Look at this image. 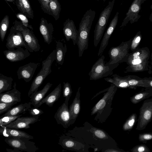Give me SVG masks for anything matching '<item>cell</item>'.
Segmentation results:
<instances>
[{"label": "cell", "mask_w": 152, "mask_h": 152, "mask_svg": "<svg viewBox=\"0 0 152 152\" xmlns=\"http://www.w3.org/2000/svg\"><path fill=\"white\" fill-rule=\"evenodd\" d=\"M39 120V116H20L5 126L18 129H28L30 128V125Z\"/></svg>", "instance_id": "cell-16"}, {"label": "cell", "mask_w": 152, "mask_h": 152, "mask_svg": "<svg viewBox=\"0 0 152 152\" xmlns=\"http://www.w3.org/2000/svg\"><path fill=\"white\" fill-rule=\"evenodd\" d=\"M118 87L112 83L103 97L91 110V115L96 114L95 119L100 123L105 121L110 114L111 107L114 96Z\"/></svg>", "instance_id": "cell-1"}, {"label": "cell", "mask_w": 152, "mask_h": 152, "mask_svg": "<svg viewBox=\"0 0 152 152\" xmlns=\"http://www.w3.org/2000/svg\"><path fill=\"white\" fill-rule=\"evenodd\" d=\"M94 133L95 135L97 137L100 139H105L106 138L108 137L106 133L103 131L99 129L95 130Z\"/></svg>", "instance_id": "cell-45"}, {"label": "cell", "mask_w": 152, "mask_h": 152, "mask_svg": "<svg viewBox=\"0 0 152 152\" xmlns=\"http://www.w3.org/2000/svg\"><path fill=\"white\" fill-rule=\"evenodd\" d=\"M49 7L51 15L56 20H57L59 18L61 10L60 4L58 0H50Z\"/></svg>", "instance_id": "cell-33"}, {"label": "cell", "mask_w": 152, "mask_h": 152, "mask_svg": "<svg viewBox=\"0 0 152 152\" xmlns=\"http://www.w3.org/2000/svg\"><path fill=\"white\" fill-rule=\"evenodd\" d=\"M148 84L149 87H152V77H148Z\"/></svg>", "instance_id": "cell-47"}, {"label": "cell", "mask_w": 152, "mask_h": 152, "mask_svg": "<svg viewBox=\"0 0 152 152\" xmlns=\"http://www.w3.org/2000/svg\"><path fill=\"white\" fill-rule=\"evenodd\" d=\"M53 85L50 82L47 83L43 88L40 90L33 93L30 96V101L34 107H39V105L41 101Z\"/></svg>", "instance_id": "cell-23"}, {"label": "cell", "mask_w": 152, "mask_h": 152, "mask_svg": "<svg viewBox=\"0 0 152 152\" xmlns=\"http://www.w3.org/2000/svg\"><path fill=\"white\" fill-rule=\"evenodd\" d=\"M113 78L106 77L105 80L111 83L118 88H128L135 90L136 88L130 86L126 76L122 77L117 74L112 75Z\"/></svg>", "instance_id": "cell-25"}, {"label": "cell", "mask_w": 152, "mask_h": 152, "mask_svg": "<svg viewBox=\"0 0 152 152\" xmlns=\"http://www.w3.org/2000/svg\"><path fill=\"white\" fill-rule=\"evenodd\" d=\"M0 134L6 137H25L30 140L34 139V137L26 132L17 129L0 126Z\"/></svg>", "instance_id": "cell-21"}, {"label": "cell", "mask_w": 152, "mask_h": 152, "mask_svg": "<svg viewBox=\"0 0 152 152\" xmlns=\"http://www.w3.org/2000/svg\"><path fill=\"white\" fill-rule=\"evenodd\" d=\"M29 50L22 48L14 50L8 49L4 50V54L6 58L11 62L22 61L29 56L30 55Z\"/></svg>", "instance_id": "cell-17"}, {"label": "cell", "mask_w": 152, "mask_h": 152, "mask_svg": "<svg viewBox=\"0 0 152 152\" xmlns=\"http://www.w3.org/2000/svg\"><path fill=\"white\" fill-rule=\"evenodd\" d=\"M25 137H7L5 142L12 148L22 151L36 152L39 149L34 142Z\"/></svg>", "instance_id": "cell-8"}, {"label": "cell", "mask_w": 152, "mask_h": 152, "mask_svg": "<svg viewBox=\"0 0 152 152\" xmlns=\"http://www.w3.org/2000/svg\"><path fill=\"white\" fill-rule=\"evenodd\" d=\"M152 119V98L145 100L140 108L136 130H144Z\"/></svg>", "instance_id": "cell-9"}, {"label": "cell", "mask_w": 152, "mask_h": 152, "mask_svg": "<svg viewBox=\"0 0 152 152\" xmlns=\"http://www.w3.org/2000/svg\"><path fill=\"white\" fill-rule=\"evenodd\" d=\"M17 103L15 102L11 103L0 102V114L6 112L10 109L13 105Z\"/></svg>", "instance_id": "cell-39"}, {"label": "cell", "mask_w": 152, "mask_h": 152, "mask_svg": "<svg viewBox=\"0 0 152 152\" xmlns=\"http://www.w3.org/2000/svg\"><path fill=\"white\" fill-rule=\"evenodd\" d=\"M137 121V115L132 113L128 118L123 125L122 129L125 131H130L132 130Z\"/></svg>", "instance_id": "cell-35"}, {"label": "cell", "mask_w": 152, "mask_h": 152, "mask_svg": "<svg viewBox=\"0 0 152 152\" xmlns=\"http://www.w3.org/2000/svg\"><path fill=\"white\" fill-rule=\"evenodd\" d=\"M151 65L152 66V53L151 56Z\"/></svg>", "instance_id": "cell-50"}, {"label": "cell", "mask_w": 152, "mask_h": 152, "mask_svg": "<svg viewBox=\"0 0 152 152\" xmlns=\"http://www.w3.org/2000/svg\"><path fill=\"white\" fill-rule=\"evenodd\" d=\"M13 78L0 74V94L12 89Z\"/></svg>", "instance_id": "cell-31"}, {"label": "cell", "mask_w": 152, "mask_h": 152, "mask_svg": "<svg viewBox=\"0 0 152 152\" xmlns=\"http://www.w3.org/2000/svg\"><path fill=\"white\" fill-rule=\"evenodd\" d=\"M141 38V32L139 31L137 32L132 40L131 41L130 49L132 51L137 49V48L139 44Z\"/></svg>", "instance_id": "cell-38"}, {"label": "cell", "mask_w": 152, "mask_h": 152, "mask_svg": "<svg viewBox=\"0 0 152 152\" xmlns=\"http://www.w3.org/2000/svg\"><path fill=\"white\" fill-rule=\"evenodd\" d=\"M22 114L17 115H6L1 116L0 118V126H5L12 122L21 116Z\"/></svg>", "instance_id": "cell-37"}, {"label": "cell", "mask_w": 152, "mask_h": 152, "mask_svg": "<svg viewBox=\"0 0 152 152\" xmlns=\"http://www.w3.org/2000/svg\"><path fill=\"white\" fill-rule=\"evenodd\" d=\"M132 40L130 39L122 42L118 46L113 47L110 49L108 54L110 59L107 63L109 64H118L126 62L130 49Z\"/></svg>", "instance_id": "cell-6"}, {"label": "cell", "mask_w": 152, "mask_h": 152, "mask_svg": "<svg viewBox=\"0 0 152 152\" xmlns=\"http://www.w3.org/2000/svg\"><path fill=\"white\" fill-rule=\"evenodd\" d=\"M105 57L102 56L92 66L88 74L90 80H96L112 75L113 70L119 64H105Z\"/></svg>", "instance_id": "cell-4"}, {"label": "cell", "mask_w": 152, "mask_h": 152, "mask_svg": "<svg viewBox=\"0 0 152 152\" xmlns=\"http://www.w3.org/2000/svg\"><path fill=\"white\" fill-rule=\"evenodd\" d=\"M130 151L132 152H150L149 148L145 145L141 144L133 147Z\"/></svg>", "instance_id": "cell-42"}, {"label": "cell", "mask_w": 152, "mask_h": 152, "mask_svg": "<svg viewBox=\"0 0 152 152\" xmlns=\"http://www.w3.org/2000/svg\"><path fill=\"white\" fill-rule=\"evenodd\" d=\"M96 12L91 9L83 15L79 25L78 39L77 44L78 48L79 56H82L84 51L88 47L90 31L94 20Z\"/></svg>", "instance_id": "cell-2"}, {"label": "cell", "mask_w": 152, "mask_h": 152, "mask_svg": "<svg viewBox=\"0 0 152 152\" xmlns=\"http://www.w3.org/2000/svg\"><path fill=\"white\" fill-rule=\"evenodd\" d=\"M14 26L22 33L30 52H37L40 49L39 41L33 31L23 25L21 22L15 20Z\"/></svg>", "instance_id": "cell-7"}, {"label": "cell", "mask_w": 152, "mask_h": 152, "mask_svg": "<svg viewBox=\"0 0 152 152\" xmlns=\"http://www.w3.org/2000/svg\"><path fill=\"white\" fill-rule=\"evenodd\" d=\"M6 150L7 152H21V151L17 149L14 148V149H11L8 148H7Z\"/></svg>", "instance_id": "cell-46"}, {"label": "cell", "mask_w": 152, "mask_h": 152, "mask_svg": "<svg viewBox=\"0 0 152 152\" xmlns=\"http://www.w3.org/2000/svg\"><path fill=\"white\" fill-rule=\"evenodd\" d=\"M146 1L133 0L126 13V16L120 26V28L125 26L129 22L131 24H132L138 21L141 17L139 13L141 10V5Z\"/></svg>", "instance_id": "cell-11"}, {"label": "cell", "mask_w": 152, "mask_h": 152, "mask_svg": "<svg viewBox=\"0 0 152 152\" xmlns=\"http://www.w3.org/2000/svg\"><path fill=\"white\" fill-rule=\"evenodd\" d=\"M80 87H79L75 97L69 106V110L70 116V125L75 122L80 112Z\"/></svg>", "instance_id": "cell-22"}, {"label": "cell", "mask_w": 152, "mask_h": 152, "mask_svg": "<svg viewBox=\"0 0 152 152\" xmlns=\"http://www.w3.org/2000/svg\"><path fill=\"white\" fill-rule=\"evenodd\" d=\"M63 94L65 98L64 101L68 103L72 95V91L70 84L68 82H63Z\"/></svg>", "instance_id": "cell-36"}, {"label": "cell", "mask_w": 152, "mask_h": 152, "mask_svg": "<svg viewBox=\"0 0 152 152\" xmlns=\"http://www.w3.org/2000/svg\"><path fill=\"white\" fill-rule=\"evenodd\" d=\"M136 93L130 98L131 102L133 104H137L141 101L152 96V87H148Z\"/></svg>", "instance_id": "cell-29"}, {"label": "cell", "mask_w": 152, "mask_h": 152, "mask_svg": "<svg viewBox=\"0 0 152 152\" xmlns=\"http://www.w3.org/2000/svg\"><path fill=\"white\" fill-rule=\"evenodd\" d=\"M138 139L139 141L146 143L148 141L152 140V133L146 132L140 134Z\"/></svg>", "instance_id": "cell-43"}, {"label": "cell", "mask_w": 152, "mask_h": 152, "mask_svg": "<svg viewBox=\"0 0 152 152\" xmlns=\"http://www.w3.org/2000/svg\"><path fill=\"white\" fill-rule=\"evenodd\" d=\"M56 58V52L54 50L47 58L42 62V68L34 79L28 93L30 96L33 93L38 91V89L42 84L46 77L52 72L51 66Z\"/></svg>", "instance_id": "cell-3"}, {"label": "cell", "mask_w": 152, "mask_h": 152, "mask_svg": "<svg viewBox=\"0 0 152 152\" xmlns=\"http://www.w3.org/2000/svg\"><path fill=\"white\" fill-rule=\"evenodd\" d=\"M16 17L20 20L23 24L33 31V28L31 25L29 24L28 20L27 17L25 15L22 13H18L16 14Z\"/></svg>", "instance_id": "cell-41"}, {"label": "cell", "mask_w": 152, "mask_h": 152, "mask_svg": "<svg viewBox=\"0 0 152 152\" xmlns=\"http://www.w3.org/2000/svg\"><path fill=\"white\" fill-rule=\"evenodd\" d=\"M6 40V46L9 50H14L23 47L28 50L22 32L14 26L11 27Z\"/></svg>", "instance_id": "cell-10"}, {"label": "cell", "mask_w": 152, "mask_h": 152, "mask_svg": "<svg viewBox=\"0 0 152 152\" xmlns=\"http://www.w3.org/2000/svg\"><path fill=\"white\" fill-rule=\"evenodd\" d=\"M31 102L20 104L11 108L1 116L17 115L21 114H24L28 111L29 109L31 107Z\"/></svg>", "instance_id": "cell-28"}, {"label": "cell", "mask_w": 152, "mask_h": 152, "mask_svg": "<svg viewBox=\"0 0 152 152\" xmlns=\"http://www.w3.org/2000/svg\"><path fill=\"white\" fill-rule=\"evenodd\" d=\"M148 64L149 61H147L136 65H128L126 68L124 72H137L145 71H150L151 67L148 65Z\"/></svg>", "instance_id": "cell-32"}, {"label": "cell", "mask_w": 152, "mask_h": 152, "mask_svg": "<svg viewBox=\"0 0 152 152\" xmlns=\"http://www.w3.org/2000/svg\"><path fill=\"white\" fill-rule=\"evenodd\" d=\"M63 33L67 41L72 39L73 45L77 44L78 39V30L73 20L68 18L64 23Z\"/></svg>", "instance_id": "cell-15"}, {"label": "cell", "mask_w": 152, "mask_h": 152, "mask_svg": "<svg viewBox=\"0 0 152 152\" xmlns=\"http://www.w3.org/2000/svg\"><path fill=\"white\" fill-rule=\"evenodd\" d=\"M68 104V103L64 102L58 107L54 116L57 124L61 125L66 129L71 125L70 116Z\"/></svg>", "instance_id": "cell-13"}, {"label": "cell", "mask_w": 152, "mask_h": 152, "mask_svg": "<svg viewBox=\"0 0 152 152\" xmlns=\"http://www.w3.org/2000/svg\"><path fill=\"white\" fill-rule=\"evenodd\" d=\"M150 8H151V10H152V4L150 6Z\"/></svg>", "instance_id": "cell-52"}, {"label": "cell", "mask_w": 152, "mask_h": 152, "mask_svg": "<svg viewBox=\"0 0 152 152\" xmlns=\"http://www.w3.org/2000/svg\"><path fill=\"white\" fill-rule=\"evenodd\" d=\"M96 1H103L104 2H105V1H106V0H96Z\"/></svg>", "instance_id": "cell-51"}, {"label": "cell", "mask_w": 152, "mask_h": 152, "mask_svg": "<svg viewBox=\"0 0 152 152\" xmlns=\"http://www.w3.org/2000/svg\"><path fill=\"white\" fill-rule=\"evenodd\" d=\"M119 14L118 12L116 13L104 34L99 50L98 56L102 55L108 44L109 39L117 24Z\"/></svg>", "instance_id": "cell-18"}, {"label": "cell", "mask_w": 152, "mask_h": 152, "mask_svg": "<svg viewBox=\"0 0 152 152\" xmlns=\"http://www.w3.org/2000/svg\"><path fill=\"white\" fill-rule=\"evenodd\" d=\"M41 5L43 11L45 13L51 15L49 7L50 0H38Z\"/></svg>", "instance_id": "cell-40"}, {"label": "cell", "mask_w": 152, "mask_h": 152, "mask_svg": "<svg viewBox=\"0 0 152 152\" xmlns=\"http://www.w3.org/2000/svg\"><path fill=\"white\" fill-rule=\"evenodd\" d=\"M129 85L136 88L137 87L144 88L149 87L148 84V78L144 77L142 78L135 75L126 76Z\"/></svg>", "instance_id": "cell-30"}, {"label": "cell", "mask_w": 152, "mask_h": 152, "mask_svg": "<svg viewBox=\"0 0 152 152\" xmlns=\"http://www.w3.org/2000/svg\"><path fill=\"white\" fill-rule=\"evenodd\" d=\"M65 40L63 39L56 42V62L59 65H62L64 63L66 53L67 51V46Z\"/></svg>", "instance_id": "cell-26"}, {"label": "cell", "mask_w": 152, "mask_h": 152, "mask_svg": "<svg viewBox=\"0 0 152 152\" xmlns=\"http://www.w3.org/2000/svg\"><path fill=\"white\" fill-rule=\"evenodd\" d=\"M39 64L30 62L19 67L17 72L18 79H23L26 83L30 82Z\"/></svg>", "instance_id": "cell-14"}, {"label": "cell", "mask_w": 152, "mask_h": 152, "mask_svg": "<svg viewBox=\"0 0 152 152\" xmlns=\"http://www.w3.org/2000/svg\"><path fill=\"white\" fill-rule=\"evenodd\" d=\"M6 1L12 2L14 1L15 0H5Z\"/></svg>", "instance_id": "cell-49"}, {"label": "cell", "mask_w": 152, "mask_h": 152, "mask_svg": "<svg viewBox=\"0 0 152 152\" xmlns=\"http://www.w3.org/2000/svg\"><path fill=\"white\" fill-rule=\"evenodd\" d=\"M16 84L15 82L13 89L5 93L0 94V102L18 103L21 101V93L16 88Z\"/></svg>", "instance_id": "cell-20"}, {"label": "cell", "mask_w": 152, "mask_h": 152, "mask_svg": "<svg viewBox=\"0 0 152 152\" xmlns=\"http://www.w3.org/2000/svg\"><path fill=\"white\" fill-rule=\"evenodd\" d=\"M149 20L150 21L152 22V12H151L149 16Z\"/></svg>", "instance_id": "cell-48"}, {"label": "cell", "mask_w": 152, "mask_h": 152, "mask_svg": "<svg viewBox=\"0 0 152 152\" xmlns=\"http://www.w3.org/2000/svg\"><path fill=\"white\" fill-rule=\"evenodd\" d=\"M150 57V50L147 47L137 49L129 53L126 62L128 65H136L148 61Z\"/></svg>", "instance_id": "cell-12"}, {"label": "cell", "mask_w": 152, "mask_h": 152, "mask_svg": "<svg viewBox=\"0 0 152 152\" xmlns=\"http://www.w3.org/2000/svg\"><path fill=\"white\" fill-rule=\"evenodd\" d=\"M115 0L109 1L100 14L94 31V44L97 47L101 39L113 10Z\"/></svg>", "instance_id": "cell-5"}, {"label": "cell", "mask_w": 152, "mask_h": 152, "mask_svg": "<svg viewBox=\"0 0 152 152\" xmlns=\"http://www.w3.org/2000/svg\"><path fill=\"white\" fill-rule=\"evenodd\" d=\"M39 30L45 42L49 45L52 41L54 28L53 24L49 23L44 18H42L39 24Z\"/></svg>", "instance_id": "cell-19"}, {"label": "cell", "mask_w": 152, "mask_h": 152, "mask_svg": "<svg viewBox=\"0 0 152 152\" xmlns=\"http://www.w3.org/2000/svg\"><path fill=\"white\" fill-rule=\"evenodd\" d=\"M61 90V83H60L52 91L43 99L39 103V107L44 103H45L49 107H52L59 98Z\"/></svg>", "instance_id": "cell-24"}, {"label": "cell", "mask_w": 152, "mask_h": 152, "mask_svg": "<svg viewBox=\"0 0 152 152\" xmlns=\"http://www.w3.org/2000/svg\"><path fill=\"white\" fill-rule=\"evenodd\" d=\"M15 3L21 13L27 17L31 19L34 18L33 11L28 0H15Z\"/></svg>", "instance_id": "cell-27"}, {"label": "cell", "mask_w": 152, "mask_h": 152, "mask_svg": "<svg viewBox=\"0 0 152 152\" xmlns=\"http://www.w3.org/2000/svg\"><path fill=\"white\" fill-rule=\"evenodd\" d=\"M28 111L30 115L33 116H39L44 113L42 110L34 107L29 109Z\"/></svg>", "instance_id": "cell-44"}, {"label": "cell", "mask_w": 152, "mask_h": 152, "mask_svg": "<svg viewBox=\"0 0 152 152\" xmlns=\"http://www.w3.org/2000/svg\"><path fill=\"white\" fill-rule=\"evenodd\" d=\"M9 25V16L6 15L1 20L0 24V36L2 42H3Z\"/></svg>", "instance_id": "cell-34"}]
</instances>
